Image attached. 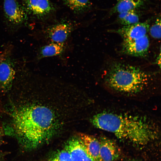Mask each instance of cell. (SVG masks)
<instances>
[{"instance_id":"cell-4","label":"cell","mask_w":161,"mask_h":161,"mask_svg":"<svg viewBox=\"0 0 161 161\" xmlns=\"http://www.w3.org/2000/svg\"><path fill=\"white\" fill-rule=\"evenodd\" d=\"M16 75V69L10 53L7 50L0 54V86L4 90L11 87Z\"/></svg>"},{"instance_id":"cell-11","label":"cell","mask_w":161,"mask_h":161,"mask_svg":"<svg viewBox=\"0 0 161 161\" xmlns=\"http://www.w3.org/2000/svg\"><path fill=\"white\" fill-rule=\"evenodd\" d=\"M24 2L29 12L39 16H44L54 9L49 0H24Z\"/></svg>"},{"instance_id":"cell-8","label":"cell","mask_w":161,"mask_h":161,"mask_svg":"<svg viewBox=\"0 0 161 161\" xmlns=\"http://www.w3.org/2000/svg\"><path fill=\"white\" fill-rule=\"evenodd\" d=\"M3 8L5 16L12 24L18 25L26 20L25 10L16 0H4Z\"/></svg>"},{"instance_id":"cell-6","label":"cell","mask_w":161,"mask_h":161,"mask_svg":"<svg viewBox=\"0 0 161 161\" xmlns=\"http://www.w3.org/2000/svg\"><path fill=\"white\" fill-rule=\"evenodd\" d=\"M151 19L143 22L122 27L111 31L117 33L123 40L136 39L143 37L147 35L150 27Z\"/></svg>"},{"instance_id":"cell-7","label":"cell","mask_w":161,"mask_h":161,"mask_svg":"<svg viewBox=\"0 0 161 161\" xmlns=\"http://www.w3.org/2000/svg\"><path fill=\"white\" fill-rule=\"evenodd\" d=\"M74 29L73 25L66 22L60 23L48 27L45 30L47 38L51 42L65 43Z\"/></svg>"},{"instance_id":"cell-12","label":"cell","mask_w":161,"mask_h":161,"mask_svg":"<svg viewBox=\"0 0 161 161\" xmlns=\"http://www.w3.org/2000/svg\"><path fill=\"white\" fill-rule=\"evenodd\" d=\"M66 48L65 43L51 42L39 48L37 53V59L40 60L45 58L60 55L64 52Z\"/></svg>"},{"instance_id":"cell-17","label":"cell","mask_w":161,"mask_h":161,"mask_svg":"<svg viewBox=\"0 0 161 161\" xmlns=\"http://www.w3.org/2000/svg\"><path fill=\"white\" fill-rule=\"evenodd\" d=\"M46 161H72L68 152L65 148L52 153Z\"/></svg>"},{"instance_id":"cell-9","label":"cell","mask_w":161,"mask_h":161,"mask_svg":"<svg viewBox=\"0 0 161 161\" xmlns=\"http://www.w3.org/2000/svg\"><path fill=\"white\" fill-rule=\"evenodd\" d=\"M64 148L69 153L72 161H95L87 152L80 138L70 139Z\"/></svg>"},{"instance_id":"cell-15","label":"cell","mask_w":161,"mask_h":161,"mask_svg":"<svg viewBox=\"0 0 161 161\" xmlns=\"http://www.w3.org/2000/svg\"><path fill=\"white\" fill-rule=\"evenodd\" d=\"M117 22L123 26L133 24L139 22L140 14L136 10L118 14Z\"/></svg>"},{"instance_id":"cell-14","label":"cell","mask_w":161,"mask_h":161,"mask_svg":"<svg viewBox=\"0 0 161 161\" xmlns=\"http://www.w3.org/2000/svg\"><path fill=\"white\" fill-rule=\"evenodd\" d=\"M145 0H117L109 11V15L137 10L144 4Z\"/></svg>"},{"instance_id":"cell-10","label":"cell","mask_w":161,"mask_h":161,"mask_svg":"<svg viewBox=\"0 0 161 161\" xmlns=\"http://www.w3.org/2000/svg\"><path fill=\"white\" fill-rule=\"evenodd\" d=\"M99 141L102 161H115L120 157V150L113 141L105 137L101 138Z\"/></svg>"},{"instance_id":"cell-16","label":"cell","mask_w":161,"mask_h":161,"mask_svg":"<svg viewBox=\"0 0 161 161\" xmlns=\"http://www.w3.org/2000/svg\"><path fill=\"white\" fill-rule=\"evenodd\" d=\"M65 4L76 13L83 12L90 7L89 0H63Z\"/></svg>"},{"instance_id":"cell-20","label":"cell","mask_w":161,"mask_h":161,"mask_svg":"<svg viewBox=\"0 0 161 161\" xmlns=\"http://www.w3.org/2000/svg\"><path fill=\"white\" fill-rule=\"evenodd\" d=\"M127 161H138L135 159H130V160H128Z\"/></svg>"},{"instance_id":"cell-18","label":"cell","mask_w":161,"mask_h":161,"mask_svg":"<svg viewBox=\"0 0 161 161\" xmlns=\"http://www.w3.org/2000/svg\"><path fill=\"white\" fill-rule=\"evenodd\" d=\"M161 17H157L154 24L150 27L149 31L151 35L156 39L161 38Z\"/></svg>"},{"instance_id":"cell-2","label":"cell","mask_w":161,"mask_h":161,"mask_svg":"<svg viewBox=\"0 0 161 161\" xmlns=\"http://www.w3.org/2000/svg\"><path fill=\"white\" fill-rule=\"evenodd\" d=\"M91 122L95 126L119 139L137 145H146L158 136L156 126L142 117L104 112L94 115Z\"/></svg>"},{"instance_id":"cell-3","label":"cell","mask_w":161,"mask_h":161,"mask_svg":"<svg viewBox=\"0 0 161 161\" xmlns=\"http://www.w3.org/2000/svg\"><path fill=\"white\" fill-rule=\"evenodd\" d=\"M156 72H148L137 66L113 61L103 74L106 85L114 92L136 95L148 89L156 79Z\"/></svg>"},{"instance_id":"cell-13","label":"cell","mask_w":161,"mask_h":161,"mask_svg":"<svg viewBox=\"0 0 161 161\" xmlns=\"http://www.w3.org/2000/svg\"><path fill=\"white\" fill-rule=\"evenodd\" d=\"M80 138L92 158L95 161H102L100 154L99 140L94 137L83 134H80Z\"/></svg>"},{"instance_id":"cell-1","label":"cell","mask_w":161,"mask_h":161,"mask_svg":"<svg viewBox=\"0 0 161 161\" xmlns=\"http://www.w3.org/2000/svg\"><path fill=\"white\" fill-rule=\"evenodd\" d=\"M12 115L16 134L25 148H36L51 137L55 126V117L48 107L25 106L16 110Z\"/></svg>"},{"instance_id":"cell-5","label":"cell","mask_w":161,"mask_h":161,"mask_svg":"<svg viewBox=\"0 0 161 161\" xmlns=\"http://www.w3.org/2000/svg\"><path fill=\"white\" fill-rule=\"evenodd\" d=\"M149 45V39L147 35L136 39L123 40L120 51L122 54L126 55L145 57L148 54Z\"/></svg>"},{"instance_id":"cell-19","label":"cell","mask_w":161,"mask_h":161,"mask_svg":"<svg viewBox=\"0 0 161 161\" xmlns=\"http://www.w3.org/2000/svg\"><path fill=\"white\" fill-rule=\"evenodd\" d=\"M160 52L159 55L157 57V59H156V64L158 65L160 68V61H161V56H160Z\"/></svg>"}]
</instances>
